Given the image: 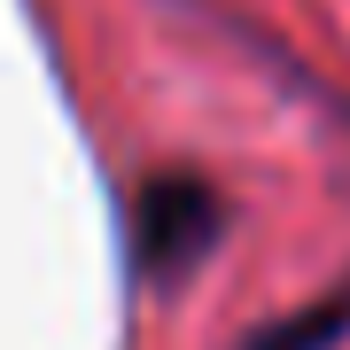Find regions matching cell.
I'll return each mask as SVG.
<instances>
[{
  "mask_svg": "<svg viewBox=\"0 0 350 350\" xmlns=\"http://www.w3.org/2000/svg\"><path fill=\"white\" fill-rule=\"evenodd\" d=\"M342 335H350V280L312 296V304H296V312H280V319H265L241 350H335Z\"/></svg>",
  "mask_w": 350,
  "mask_h": 350,
  "instance_id": "obj_2",
  "label": "cell"
},
{
  "mask_svg": "<svg viewBox=\"0 0 350 350\" xmlns=\"http://www.w3.org/2000/svg\"><path fill=\"white\" fill-rule=\"evenodd\" d=\"M125 250H133V273L163 288L179 273H195L211 257V241L226 234V202L202 172H156L133 187V211H125Z\"/></svg>",
  "mask_w": 350,
  "mask_h": 350,
  "instance_id": "obj_1",
  "label": "cell"
}]
</instances>
